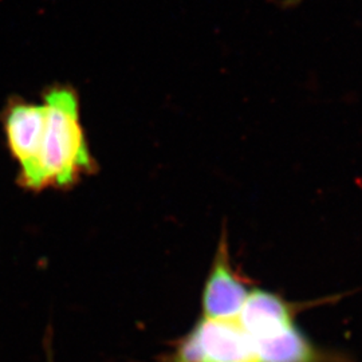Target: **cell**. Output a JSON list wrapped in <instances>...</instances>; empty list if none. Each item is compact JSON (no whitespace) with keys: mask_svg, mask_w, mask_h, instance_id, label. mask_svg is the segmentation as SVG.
I'll list each match as a JSON object with an SVG mask.
<instances>
[{"mask_svg":"<svg viewBox=\"0 0 362 362\" xmlns=\"http://www.w3.org/2000/svg\"><path fill=\"white\" fill-rule=\"evenodd\" d=\"M46 125L39 157L38 191L67 188L93 169L81 125L77 94L70 88H54L45 95Z\"/></svg>","mask_w":362,"mask_h":362,"instance_id":"1","label":"cell"},{"mask_svg":"<svg viewBox=\"0 0 362 362\" xmlns=\"http://www.w3.org/2000/svg\"><path fill=\"white\" fill-rule=\"evenodd\" d=\"M156 362H258L257 342L236 315L200 317Z\"/></svg>","mask_w":362,"mask_h":362,"instance_id":"2","label":"cell"},{"mask_svg":"<svg viewBox=\"0 0 362 362\" xmlns=\"http://www.w3.org/2000/svg\"><path fill=\"white\" fill-rule=\"evenodd\" d=\"M252 288V282L233 264L228 230L224 221L207 281L203 286L200 317L216 320L236 315Z\"/></svg>","mask_w":362,"mask_h":362,"instance_id":"3","label":"cell"},{"mask_svg":"<svg viewBox=\"0 0 362 362\" xmlns=\"http://www.w3.org/2000/svg\"><path fill=\"white\" fill-rule=\"evenodd\" d=\"M46 125L45 104L15 103L7 109V145L19 164V179L27 189L38 191L39 157Z\"/></svg>","mask_w":362,"mask_h":362,"instance_id":"4","label":"cell"},{"mask_svg":"<svg viewBox=\"0 0 362 362\" xmlns=\"http://www.w3.org/2000/svg\"><path fill=\"white\" fill-rule=\"evenodd\" d=\"M302 1H305V0H281V1H278V4H279L281 8L288 10V8L297 7Z\"/></svg>","mask_w":362,"mask_h":362,"instance_id":"5","label":"cell"},{"mask_svg":"<svg viewBox=\"0 0 362 362\" xmlns=\"http://www.w3.org/2000/svg\"><path fill=\"white\" fill-rule=\"evenodd\" d=\"M47 351H49V353H47V354H49V362H52V350L47 349Z\"/></svg>","mask_w":362,"mask_h":362,"instance_id":"6","label":"cell"}]
</instances>
